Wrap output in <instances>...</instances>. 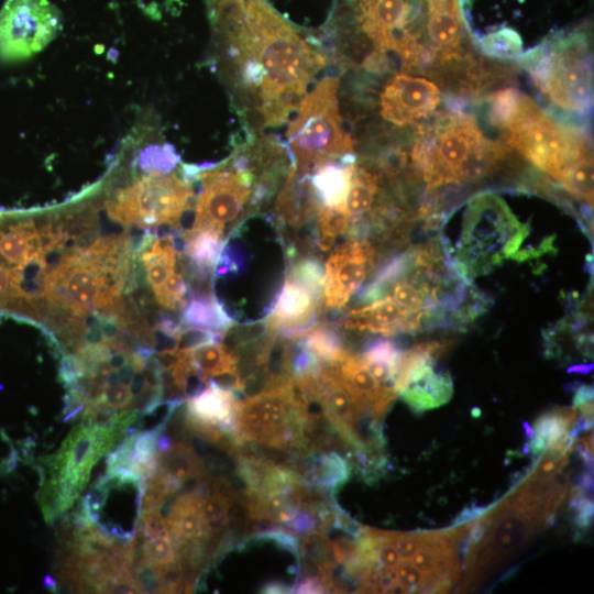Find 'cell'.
I'll list each match as a JSON object with an SVG mask.
<instances>
[{
    "label": "cell",
    "mask_w": 594,
    "mask_h": 594,
    "mask_svg": "<svg viewBox=\"0 0 594 594\" xmlns=\"http://www.w3.org/2000/svg\"><path fill=\"white\" fill-rule=\"evenodd\" d=\"M238 405L235 393L208 385L189 398L186 416L240 439L237 425Z\"/></svg>",
    "instance_id": "9a60e30c"
},
{
    "label": "cell",
    "mask_w": 594,
    "mask_h": 594,
    "mask_svg": "<svg viewBox=\"0 0 594 594\" xmlns=\"http://www.w3.org/2000/svg\"><path fill=\"white\" fill-rule=\"evenodd\" d=\"M488 114L510 147L560 185L582 161L592 157L581 133L556 121L517 89L495 92Z\"/></svg>",
    "instance_id": "7a4b0ae2"
},
{
    "label": "cell",
    "mask_w": 594,
    "mask_h": 594,
    "mask_svg": "<svg viewBox=\"0 0 594 594\" xmlns=\"http://www.w3.org/2000/svg\"><path fill=\"white\" fill-rule=\"evenodd\" d=\"M338 90L339 79L327 76L299 102L286 133L294 165L312 166L353 154V142L339 110Z\"/></svg>",
    "instance_id": "5b68a950"
},
{
    "label": "cell",
    "mask_w": 594,
    "mask_h": 594,
    "mask_svg": "<svg viewBox=\"0 0 594 594\" xmlns=\"http://www.w3.org/2000/svg\"><path fill=\"white\" fill-rule=\"evenodd\" d=\"M179 162V155L172 145H154L146 148L140 157L143 170L157 174L169 173Z\"/></svg>",
    "instance_id": "83f0119b"
},
{
    "label": "cell",
    "mask_w": 594,
    "mask_h": 594,
    "mask_svg": "<svg viewBox=\"0 0 594 594\" xmlns=\"http://www.w3.org/2000/svg\"><path fill=\"white\" fill-rule=\"evenodd\" d=\"M522 59L547 101L568 113L590 112L593 76L588 40L582 26L554 37Z\"/></svg>",
    "instance_id": "277c9868"
},
{
    "label": "cell",
    "mask_w": 594,
    "mask_h": 594,
    "mask_svg": "<svg viewBox=\"0 0 594 594\" xmlns=\"http://www.w3.org/2000/svg\"><path fill=\"white\" fill-rule=\"evenodd\" d=\"M449 342L432 341L403 351L394 389L415 411L421 413L447 404L453 394L448 373H437L433 364L448 350Z\"/></svg>",
    "instance_id": "9c48e42d"
},
{
    "label": "cell",
    "mask_w": 594,
    "mask_h": 594,
    "mask_svg": "<svg viewBox=\"0 0 594 594\" xmlns=\"http://www.w3.org/2000/svg\"><path fill=\"white\" fill-rule=\"evenodd\" d=\"M414 253L415 250L411 249L385 262L373 280L360 294V300L366 302L380 299L389 285L396 283L409 271Z\"/></svg>",
    "instance_id": "d4e9b609"
},
{
    "label": "cell",
    "mask_w": 594,
    "mask_h": 594,
    "mask_svg": "<svg viewBox=\"0 0 594 594\" xmlns=\"http://www.w3.org/2000/svg\"><path fill=\"white\" fill-rule=\"evenodd\" d=\"M350 395L367 411L381 418L392 405L397 393L392 386L380 383L364 366L359 355L346 353L336 362L324 363Z\"/></svg>",
    "instance_id": "4fadbf2b"
},
{
    "label": "cell",
    "mask_w": 594,
    "mask_h": 594,
    "mask_svg": "<svg viewBox=\"0 0 594 594\" xmlns=\"http://www.w3.org/2000/svg\"><path fill=\"white\" fill-rule=\"evenodd\" d=\"M440 101V89L431 80L396 74L380 94V113L385 121L405 127L431 116Z\"/></svg>",
    "instance_id": "30bf717a"
},
{
    "label": "cell",
    "mask_w": 594,
    "mask_h": 594,
    "mask_svg": "<svg viewBox=\"0 0 594 594\" xmlns=\"http://www.w3.org/2000/svg\"><path fill=\"white\" fill-rule=\"evenodd\" d=\"M143 537H170L169 528L166 518L160 513V510H152L141 514V528Z\"/></svg>",
    "instance_id": "4dcf8cb0"
},
{
    "label": "cell",
    "mask_w": 594,
    "mask_h": 594,
    "mask_svg": "<svg viewBox=\"0 0 594 594\" xmlns=\"http://www.w3.org/2000/svg\"><path fill=\"white\" fill-rule=\"evenodd\" d=\"M323 295L286 278L268 316L267 331L290 339L314 324L320 311Z\"/></svg>",
    "instance_id": "7c38bea8"
},
{
    "label": "cell",
    "mask_w": 594,
    "mask_h": 594,
    "mask_svg": "<svg viewBox=\"0 0 594 594\" xmlns=\"http://www.w3.org/2000/svg\"><path fill=\"white\" fill-rule=\"evenodd\" d=\"M292 590L294 593H326L328 592L327 586L318 576L307 578L304 581L299 582Z\"/></svg>",
    "instance_id": "836d02e7"
},
{
    "label": "cell",
    "mask_w": 594,
    "mask_h": 594,
    "mask_svg": "<svg viewBox=\"0 0 594 594\" xmlns=\"http://www.w3.org/2000/svg\"><path fill=\"white\" fill-rule=\"evenodd\" d=\"M375 250L365 239L338 248L324 265L323 297L327 308L340 309L361 287L373 266Z\"/></svg>",
    "instance_id": "8fae6325"
},
{
    "label": "cell",
    "mask_w": 594,
    "mask_h": 594,
    "mask_svg": "<svg viewBox=\"0 0 594 594\" xmlns=\"http://www.w3.org/2000/svg\"><path fill=\"white\" fill-rule=\"evenodd\" d=\"M189 353L206 381L215 375L238 370L237 352L220 341L204 343Z\"/></svg>",
    "instance_id": "cb8c5ba5"
},
{
    "label": "cell",
    "mask_w": 594,
    "mask_h": 594,
    "mask_svg": "<svg viewBox=\"0 0 594 594\" xmlns=\"http://www.w3.org/2000/svg\"><path fill=\"white\" fill-rule=\"evenodd\" d=\"M62 16L50 0H6L0 9V61L23 62L59 33Z\"/></svg>",
    "instance_id": "52a82bcc"
},
{
    "label": "cell",
    "mask_w": 594,
    "mask_h": 594,
    "mask_svg": "<svg viewBox=\"0 0 594 594\" xmlns=\"http://www.w3.org/2000/svg\"><path fill=\"white\" fill-rule=\"evenodd\" d=\"M187 292L188 286L183 274L174 272L154 295L162 306L178 309L186 305Z\"/></svg>",
    "instance_id": "f1b7e54d"
},
{
    "label": "cell",
    "mask_w": 594,
    "mask_h": 594,
    "mask_svg": "<svg viewBox=\"0 0 594 594\" xmlns=\"http://www.w3.org/2000/svg\"><path fill=\"white\" fill-rule=\"evenodd\" d=\"M593 402V388L592 386L583 385L578 388L573 399L574 407H581L586 403Z\"/></svg>",
    "instance_id": "e575fe53"
},
{
    "label": "cell",
    "mask_w": 594,
    "mask_h": 594,
    "mask_svg": "<svg viewBox=\"0 0 594 594\" xmlns=\"http://www.w3.org/2000/svg\"><path fill=\"white\" fill-rule=\"evenodd\" d=\"M402 354L403 351L395 342L378 339L370 343L359 355V359L380 383L393 387Z\"/></svg>",
    "instance_id": "44dd1931"
},
{
    "label": "cell",
    "mask_w": 594,
    "mask_h": 594,
    "mask_svg": "<svg viewBox=\"0 0 594 594\" xmlns=\"http://www.w3.org/2000/svg\"><path fill=\"white\" fill-rule=\"evenodd\" d=\"M293 338L297 339L322 364L336 362L348 353L343 346L341 333L329 323H314Z\"/></svg>",
    "instance_id": "7402d4cb"
},
{
    "label": "cell",
    "mask_w": 594,
    "mask_h": 594,
    "mask_svg": "<svg viewBox=\"0 0 594 594\" xmlns=\"http://www.w3.org/2000/svg\"><path fill=\"white\" fill-rule=\"evenodd\" d=\"M378 193V175L355 163L345 201V209L352 222L367 213Z\"/></svg>",
    "instance_id": "603a6c76"
},
{
    "label": "cell",
    "mask_w": 594,
    "mask_h": 594,
    "mask_svg": "<svg viewBox=\"0 0 594 594\" xmlns=\"http://www.w3.org/2000/svg\"><path fill=\"white\" fill-rule=\"evenodd\" d=\"M572 506L576 510L575 522L581 528H587L593 516V502L579 492L572 499Z\"/></svg>",
    "instance_id": "d6a6232c"
},
{
    "label": "cell",
    "mask_w": 594,
    "mask_h": 594,
    "mask_svg": "<svg viewBox=\"0 0 594 594\" xmlns=\"http://www.w3.org/2000/svg\"><path fill=\"white\" fill-rule=\"evenodd\" d=\"M182 323L226 333L233 320L215 295L191 298L183 309Z\"/></svg>",
    "instance_id": "ffe728a7"
},
{
    "label": "cell",
    "mask_w": 594,
    "mask_h": 594,
    "mask_svg": "<svg viewBox=\"0 0 594 594\" xmlns=\"http://www.w3.org/2000/svg\"><path fill=\"white\" fill-rule=\"evenodd\" d=\"M141 252L147 283L155 294L175 272L177 252L174 235L161 237Z\"/></svg>",
    "instance_id": "d6986e66"
},
{
    "label": "cell",
    "mask_w": 594,
    "mask_h": 594,
    "mask_svg": "<svg viewBox=\"0 0 594 594\" xmlns=\"http://www.w3.org/2000/svg\"><path fill=\"white\" fill-rule=\"evenodd\" d=\"M143 556L156 565H167L177 561L175 547L170 537L150 538L143 544Z\"/></svg>",
    "instance_id": "f546056e"
},
{
    "label": "cell",
    "mask_w": 594,
    "mask_h": 594,
    "mask_svg": "<svg viewBox=\"0 0 594 594\" xmlns=\"http://www.w3.org/2000/svg\"><path fill=\"white\" fill-rule=\"evenodd\" d=\"M235 99L253 128L284 124L326 56L267 0L213 3Z\"/></svg>",
    "instance_id": "6da1fadb"
},
{
    "label": "cell",
    "mask_w": 594,
    "mask_h": 594,
    "mask_svg": "<svg viewBox=\"0 0 594 594\" xmlns=\"http://www.w3.org/2000/svg\"><path fill=\"white\" fill-rule=\"evenodd\" d=\"M264 593H287L290 592L289 587L280 583H270L263 587Z\"/></svg>",
    "instance_id": "d590c367"
},
{
    "label": "cell",
    "mask_w": 594,
    "mask_h": 594,
    "mask_svg": "<svg viewBox=\"0 0 594 594\" xmlns=\"http://www.w3.org/2000/svg\"><path fill=\"white\" fill-rule=\"evenodd\" d=\"M317 216L318 245L328 250L334 240L345 233L352 219L345 208H319Z\"/></svg>",
    "instance_id": "484cf974"
},
{
    "label": "cell",
    "mask_w": 594,
    "mask_h": 594,
    "mask_svg": "<svg viewBox=\"0 0 594 594\" xmlns=\"http://www.w3.org/2000/svg\"><path fill=\"white\" fill-rule=\"evenodd\" d=\"M193 197L187 178L150 173L118 191L109 204V215L127 224L176 226Z\"/></svg>",
    "instance_id": "8992f818"
},
{
    "label": "cell",
    "mask_w": 594,
    "mask_h": 594,
    "mask_svg": "<svg viewBox=\"0 0 594 594\" xmlns=\"http://www.w3.org/2000/svg\"><path fill=\"white\" fill-rule=\"evenodd\" d=\"M427 312H411L398 305L391 296L374 300L371 305L350 310L344 319L346 329L369 331L384 336L415 332L426 324Z\"/></svg>",
    "instance_id": "5bb4252c"
},
{
    "label": "cell",
    "mask_w": 594,
    "mask_h": 594,
    "mask_svg": "<svg viewBox=\"0 0 594 594\" xmlns=\"http://www.w3.org/2000/svg\"><path fill=\"white\" fill-rule=\"evenodd\" d=\"M201 182L191 230L223 233L226 224L242 212L255 187L251 158L239 154L228 165L201 173Z\"/></svg>",
    "instance_id": "ba28073f"
},
{
    "label": "cell",
    "mask_w": 594,
    "mask_h": 594,
    "mask_svg": "<svg viewBox=\"0 0 594 594\" xmlns=\"http://www.w3.org/2000/svg\"><path fill=\"white\" fill-rule=\"evenodd\" d=\"M506 151L487 139L472 117L441 114L425 129L411 160L431 189L476 183L496 168Z\"/></svg>",
    "instance_id": "3957f363"
},
{
    "label": "cell",
    "mask_w": 594,
    "mask_h": 594,
    "mask_svg": "<svg viewBox=\"0 0 594 594\" xmlns=\"http://www.w3.org/2000/svg\"><path fill=\"white\" fill-rule=\"evenodd\" d=\"M309 487L323 494H334L350 477V465L334 451L310 452L299 474Z\"/></svg>",
    "instance_id": "2e32d148"
},
{
    "label": "cell",
    "mask_w": 594,
    "mask_h": 594,
    "mask_svg": "<svg viewBox=\"0 0 594 594\" xmlns=\"http://www.w3.org/2000/svg\"><path fill=\"white\" fill-rule=\"evenodd\" d=\"M254 541H272L294 556H299L297 539L280 530H268L254 537Z\"/></svg>",
    "instance_id": "1f68e13d"
},
{
    "label": "cell",
    "mask_w": 594,
    "mask_h": 594,
    "mask_svg": "<svg viewBox=\"0 0 594 594\" xmlns=\"http://www.w3.org/2000/svg\"><path fill=\"white\" fill-rule=\"evenodd\" d=\"M222 237L223 233L211 229H189L184 235V250L199 277H207L215 270L224 246Z\"/></svg>",
    "instance_id": "ac0fdd59"
},
{
    "label": "cell",
    "mask_w": 594,
    "mask_h": 594,
    "mask_svg": "<svg viewBox=\"0 0 594 594\" xmlns=\"http://www.w3.org/2000/svg\"><path fill=\"white\" fill-rule=\"evenodd\" d=\"M309 288L316 294L323 295L324 267L312 257L297 261L288 271L287 277Z\"/></svg>",
    "instance_id": "4316f807"
},
{
    "label": "cell",
    "mask_w": 594,
    "mask_h": 594,
    "mask_svg": "<svg viewBox=\"0 0 594 594\" xmlns=\"http://www.w3.org/2000/svg\"><path fill=\"white\" fill-rule=\"evenodd\" d=\"M576 419L573 408H559L538 417L534 426V433L529 448L534 454L546 449L551 452L565 454L573 440H570V428Z\"/></svg>",
    "instance_id": "e0dca14e"
}]
</instances>
